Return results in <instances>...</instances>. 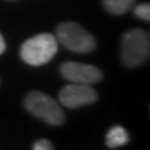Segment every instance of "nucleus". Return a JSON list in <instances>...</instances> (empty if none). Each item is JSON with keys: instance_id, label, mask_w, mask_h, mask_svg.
<instances>
[{"instance_id": "obj_9", "label": "nucleus", "mask_w": 150, "mask_h": 150, "mask_svg": "<svg viewBox=\"0 0 150 150\" xmlns=\"http://www.w3.org/2000/svg\"><path fill=\"white\" fill-rule=\"evenodd\" d=\"M135 15L143 20H150V5L148 3H143L135 8Z\"/></svg>"}, {"instance_id": "obj_6", "label": "nucleus", "mask_w": 150, "mask_h": 150, "mask_svg": "<svg viewBox=\"0 0 150 150\" xmlns=\"http://www.w3.org/2000/svg\"><path fill=\"white\" fill-rule=\"evenodd\" d=\"M60 73L63 78L74 84H95L103 79V73L94 65L76 62H67L62 64Z\"/></svg>"}, {"instance_id": "obj_5", "label": "nucleus", "mask_w": 150, "mask_h": 150, "mask_svg": "<svg viewBox=\"0 0 150 150\" xmlns=\"http://www.w3.org/2000/svg\"><path fill=\"white\" fill-rule=\"evenodd\" d=\"M60 103L69 108V109H75V108L85 106L93 104L98 100V94L94 89L88 85V84H70V85L64 86L59 93Z\"/></svg>"}, {"instance_id": "obj_1", "label": "nucleus", "mask_w": 150, "mask_h": 150, "mask_svg": "<svg viewBox=\"0 0 150 150\" xmlns=\"http://www.w3.org/2000/svg\"><path fill=\"white\" fill-rule=\"evenodd\" d=\"M150 38L148 31L133 29L125 33L121 39V59L129 68L144 64L149 58Z\"/></svg>"}, {"instance_id": "obj_8", "label": "nucleus", "mask_w": 150, "mask_h": 150, "mask_svg": "<svg viewBox=\"0 0 150 150\" xmlns=\"http://www.w3.org/2000/svg\"><path fill=\"white\" fill-rule=\"evenodd\" d=\"M135 0H104V8L115 15L125 14L134 5Z\"/></svg>"}, {"instance_id": "obj_3", "label": "nucleus", "mask_w": 150, "mask_h": 150, "mask_svg": "<svg viewBox=\"0 0 150 150\" xmlns=\"http://www.w3.org/2000/svg\"><path fill=\"white\" fill-rule=\"evenodd\" d=\"M25 108L36 118L44 120L50 125L59 126L65 121V115L60 105L48 94L31 91L25 98Z\"/></svg>"}, {"instance_id": "obj_10", "label": "nucleus", "mask_w": 150, "mask_h": 150, "mask_svg": "<svg viewBox=\"0 0 150 150\" xmlns=\"http://www.w3.org/2000/svg\"><path fill=\"white\" fill-rule=\"evenodd\" d=\"M33 150H54V146L49 140L46 139H40L34 144Z\"/></svg>"}, {"instance_id": "obj_7", "label": "nucleus", "mask_w": 150, "mask_h": 150, "mask_svg": "<svg viewBox=\"0 0 150 150\" xmlns=\"http://www.w3.org/2000/svg\"><path fill=\"white\" fill-rule=\"evenodd\" d=\"M128 142H129L128 131L120 125H115L110 128L106 134V145L111 149L123 146V145L128 144Z\"/></svg>"}, {"instance_id": "obj_4", "label": "nucleus", "mask_w": 150, "mask_h": 150, "mask_svg": "<svg viewBox=\"0 0 150 150\" xmlns=\"http://www.w3.org/2000/svg\"><path fill=\"white\" fill-rule=\"evenodd\" d=\"M56 36L65 48L75 53H90L96 48L94 36L76 23H63L56 29Z\"/></svg>"}, {"instance_id": "obj_2", "label": "nucleus", "mask_w": 150, "mask_h": 150, "mask_svg": "<svg viewBox=\"0 0 150 150\" xmlns=\"http://www.w3.org/2000/svg\"><path fill=\"white\" fill-rule=\"evenodd\" d=\"M56 51H58V41L55 36L48 33H43L26 40L21 45L20 55L26 64L39 67L49 63L55 56Z\"/></svg>"}, {"instance_id": "obj_11", "label": "nucleus", "mask_w": 150, "mask_h": 150, "mask_svg": "<svg viewBox=\"0 0 150 150\" xmlns=\"http://www.w3.org/2000/svg\"><path fill=\"white\" fill-rule=\"evenodd\" d=\"M5 49H6V45H5V41H4V38H3V35L0 34V55H1L4 51H5Z\"/></svg>"}]
</instances>
